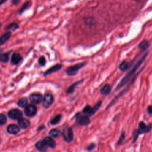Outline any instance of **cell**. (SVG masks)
Masks as SVG:
<instances>
[{
    "instance_id": "6da1fadb",
    "label": "cell",
    "mask_w": 152,
    "mask_h": 152,
    "mask_svg": "<svg viewBox=\"0 0 152 152\" xmlns=\"http://www.w3.org/2000/svg\"><path fill=\"white\" fill-rule=\"evenodd\" d=\"M148 54V52H146L138 60V61L135 63V64H134V65L133 66L132 68L122 78V79L120 81V82L119 83V84L117 85L115 90L117 91L119 89L122 88L124 86H125L132 78V77L134 76L135 75V73L136 72V71L138 70V69L140 68V66L141 65V64L143 63V62L144 61V60L145 59L146 57L147 56Z\"/></svg>"
},
{
    "instance_id": "7a4b0ae2",
    "label": "cell",
    "mask_w": 152,
    "mask_h": 152,
    "mask_svg": "<svg viewBox=\"0 0 152 152\" xmlns=\"http://www.w3.org/2000/svg\"><path fill=\"white\" fill-rule=\"evenodd\" d=\"M138 74H139V73L135 75V77H134L133 78H132V79L129 81V83H128V85L127 86V87H126L124 90H123L115 99H113L112 100V102H110V103L107 106V109L109 108V107H110L112 106V105H113V104L116 102V101L119 99V98L121 96H122L124 94H125V93L126 92V91H127L128 90H129V87H131V86L134 83V81H135V80H136V78H137V77L138 75Z\"/></svg>"
},
{
    "instance_id": "3957f363",
    "label": "cell",
    "mask_w": 152,
    "mask_h": 152,
    "mask_svg": "<svg viewBox=\"0 0 152 152\" xmlns=\"http://www.w3.org/2000/svg\"><path fill=\"white\" fill-rule=\"evenodd\" d=\"M87 64V62H81L78 64H76L74 65L68 67L66 69V72L69 75H75L77 72L83 67H84Z\"/></svg>"
},
{
    "instance_id": "277c9868",
    "label": "cell",
    "mask_w": 152,
    "mask_h": 152,
    "mask_svg": "<svg viewBox=\"0 0 152 152\" xmlns=\"http://www.w3.org/2000/svg\"><path fill=\"white\" fill-rule=\"evenodd\" d=\"M62 135L64 139L66 142H71L73 140V132L72 129L70 127L66 126L65 127L62 132Z\"/></svg>"
},
{
    "instance_id": "5b68a950",
    "label": "cell",
    "mask_w": 152,
    "mask_h": 152,
    "mask_svg": "<svg viewBox=\"0 0 152 152\" xmlns=\"http://www.w3.org/2000/svg\"><path fill=\"white\" fill-rule=\"evenodd\" d=\"M37 112L36 107L32 104H27L24 108V113L28 117H32L34 116Z\"/></svg>"
},
{
    "instance_id": "8992f818",
    "label": "cell",
    "mask_w": 152,
    "mask_h": 152,
    "mask_svg": "<svg viewBox=\"0 0 152 152\" xmlns=\"http://www.w3.org/2000/svg\"><path fill=\"white\" fill-rule=\"evenodd\" d=\"M138 130L140 134L149 132L152 130V124L146 125L143 121H141L138 124Z\"/></svg>"
},
{
    "instance_id": "52a82bcc",
    "label": "cell",
    "mask_w": 152,
    "mask_h": 152,
    "mask_svg": "<svg viewBox=\"0 0 152 152\" xmlns=\"http://www.w3.org/2000/svg\"><path fill=\"white\" fill-rule=\"evenodd\" d=\"M43 106L45 108L49 107L53 103V96L50 93H47L44 96L43 99Z\"/></svg>"
},
{
    "instance_id": "ba28073f",
    "label": "cell",
    "mask_w": 152,
    "mask_h": 152,
    "mask_svg": "<svg viewBox=\"0 0 152 152\" xmlns=\"http://www.w3.org/2000/svg\"><path fill=\"white\" fill-rule=\"evenodd\" d=\"M8 116L12 119H19L22 118V112L19 109H13L8 112Z\"/></svg>"
},
{
    "instance_id": "9c48e42d",
    "label": "cell",
    "mask_w": 152,
    "mask_h": 152,
    "mask_svg": "<svg viewBox=\"0 0 152 152\" xmlns=\"http://www.w3.org/2000/svg\"><path fill=\"white\" fill-rule=\"evenodd\" d=\"M77 120L80 125L83 126L87 125L90 122V119L88 115H80V113L78 116H77Z\"/></svg>"
},
{
    "instance_id": "30bf717a",
    "label": "cell",
    "mask_w": 152,
    "mask_h": 152,
    "mask_svg": "<svg viewBox=\"0 0 152 152\" xmlns=\"http://www.w3.org/2000/svg\"><path fill=\"white\" fill-rule=\"evenodd\" d=\"M29 99L30 102L34 104H39L42 100V96L39 93H33L30 97Z\"/></svg>"
},
{
    "instance_id": "8fae6325",
    "label": "cell",
    "mask_w": 152,
    "mask_h": 152,
    "mask_svg": "<svg viewBox=\"0 0 152 152\" xmlns=\"http://www.w3.org/2000/svg\"><path fill=\"white\" fill-rule=\"evenodd\" d=\"M12 33L10 31H7L3 34L0 36V46L5 44L11 38Z\"/></svg>"
},
{
    "instance_id": "7c38bea8",
    "label": "cell",
    "mask_w": 152,
    "mask_h": 152,
    "mask_svg": "<svg viewBox=\"0 0 152 152\" xmlns=\"http://www.w3.org/2000/svg\"><path fill=\"white\" fill-rule=\"evenodd\" d=\"M22 59L23 57L20 53H13L11 56V62L13 65H17L21 62Z\"/></svg>"
},
{
    "instance_id": "4fadbf2b",
    "label": "cell",
    "mask_w": 152,
    "mask_h": 152,
    "mask_svg": "<svg viewBox=\"0 0 152 152\" xmlns=\"http://www.w3.org/2000/svg\"><path fill=\"white\" fill-rule=\"evenodd\" d=\"M31 5H32V2H31V0H28L26 2H25L22 7L20 8L19 11H18V14L20 15H22V14L25 12L26 11H27V10H28L31 7Z\"/></svg>"
},
{
    "instance_id": "5bb4252c",
    "label": "cell",
    "mask_w": 152,
    "mask_h": 152,
    "mask_svg": "<svg viewBox=\"0 0 152 152\" xmlns=\"http://www.w3.org/2000/svg\"><path fill=\"white\" fill-rule=\"evenodd\" d=\"M62 67V65L61 64H56L53 66H52L51 68H49L48 69H47L45 73H44V75H48V74H50L53 72H56L58 71H59V69H61V68Z\"/></svg>"
},
{
    "instance_id": "9a60e30c",
    "label": "cell",
    "mask_w": 152,
    "mask_h": 152,
    "mask_svg": "<svg viewBox=\"0 0 152 152\" xmlns=\"http://www.w3.org/2000/svg\"><path fill=\"white\" fill-rule=\"evenodd\" d=\"M7 130L8 132H9L10 134H17L20 131V128L17 125L11 124V125H10L7 127Z\"/></svg>"
},
{
    "instance_id": "2e32d148",
    "label": "cell",
    "mask_w": 152,
    "mask_h": 152,
    "mask_svg": "<svg viewBox=\"0 0 152 152\" xmlns=\"http://www.w3.org/2000/svg\"><path fill=\"white\" fill-rule=\"evenodd\" d=\"M149 47H150V43L148 40L146 39H144L142 41H141L138 45V48L142 51L147 50Z\"/></svg>"
},
{
    "instance_id": "e0dca14e",
    "label": "cell",
    "mask_w": 152,
    "mask_h": 152,
    "mask_svg": "<svg viewBox=\"0 0 152 152\" xmlns=\"http://www.w3.org/2000/svg\"><path fill=\"white\" fill-rule=\"evenodd\" d=\"M43 141L48 147H49L50 148H54L56 145V142L50 137H47L45 138Z\"/></svg>"
},
{
    "instance_id": "ac0fdd59",
    "label": "cell",
    "mask_w": 152,
    "mask_h": 152,
    "mask_svg": "<svg viewBox=\"0 0 152 152\" xmlns=\"http://www.w3.org/2000/svg\"><path fill=\"white\" fill-rule=\"evenodd\" d=\"M18 123L20 127L21 128H23V129L28 128L30 124L28 120H27L25 118H22L18 119Z\"/></svg>"
},
{
    "instance_id": "d6986e66",
    "label": "cell",
    "mask_w": 152,
    "mask_h": 152,
    "mask_svg": "<svg viewBox=\"0 0 152 152\" xmlns=\"http://www.w3.org/2000/svg\"><path fill=\"white\" fill-rule=\"evenodd\" d=\"M19 28V25L16 22H12L11 23H10V24L7 25L5 29L7 31H15L16 30H17Z\"/></svg>"
},
{
    "instance_id": "ffe728a7",
    "label": "cell",
    "mask_w": 152,
    "mask_h": 152,
    "mask_svg": "<svg viewBox=\"0 0 152 152\" xmlns=\"http://www.w3.org/2000/svg\"><path fill=\"white\" fill-rule=\"evenodd\" d=\"M102 104V102L101 100L99 101L93 107H91V109L90 110V112L88 114V116H91L93 115L99 109V108L100 107Z\"/></svg>"
},
{
    "instance_id": "44dd1931",
    "label": "cell",
    "mask_w": 152,
    "mask_h": 152,
    "mask_svg": "<svg viewBox=\"0 0 152 152\" xmlns=\"http://www.w3.org/2000/svg\"><path fill=\"white\" fill-rule=\"evenodd\" d=\"M131 66V64L129 62H128L127 61L124 60L119 65L118 68L119 69V70L122 71H124L127 70Z\"/></svg>"
},
{
    "instance_id": "7402d4cb",
    "label": "cell",
    "mask_w": 152,
    "mask_h": 152,
    "mask_svg": "<svg viewBox=\"0 0 152 152\" xmlns=\"http://www.w3.org/2000/svg\"><path fill=\"white\" fill-rule=\"evenodd\" d=\"M35 146L39 150L43 152H45L48 148V147L46 146V145L45 144L43 141H39L37 142L36 144H35Z\"/></svg>"
},
{
    "instance_id": "603a6c76",
    "label": "cell",
    "mask_w": 152,
    "mask_h": 152,
    "mask_svg": "<svg viewBox=\"0 0 152 152\" xmlns=\"http://www.w3.org/2000/svg\"><path fill=\"white\" fill-rule=\"evenodd\" d=\"M112 87L109 84H106L100 90V93L103 95H107L110 93Z\"/></svg>"
},
{
    "instance_id": "cb8c5ba5",
    "label": "cell",
    "mask_w": 152,
    "mask_h": 152,
    "mask_svg": "<svg viewBox=\"0 0 152 152\" xmlns=\"http://www.w3.org/2000/svg\"><path fill=\"white\" fill-rule=\"evenodd\" d=\"M10 52H7V53H1L0 54V62H4V63L7 62L10 58Z\"/></svg>"
},
{
    "instance_id": "d4e9b609",
    "label": "cell",
    "mask_w": 152,
    "mask_h": 152,
    "mask_svg": "<svg viewBox=\"0 0 152 152\" xmlns=\"http://www.w3.org/2000/svg\"><path fill=\"white\" fill-rule=\"evenodd\" d=\"M27 104V99L26 97L21 98L18 102V105L21 107H25Z\"/></svg>"
},
{
    "instance_id": "484cf974",
    "label": "cell",
    "mask_w": 152,
    "mask_h": 152,
    "mask_svg": "<svg viewBox=\"0 0 152 152\" xmlns=\"http://www.w3.org/2000/svg\"><path fill=\"white\" fill-rule=\"evenodd\" d=\"M62 115H58L56 116H55L53 118H52L50 121V124L52 125H56L58 123H59L61 119Z\"/></svg>"
},
{
    "instance_id": "4316f807",
    "label": "cell",
    "mask_w": 152,
    "mask_h": 152,
    "mask_svg": "<svg viewBox=\"0 0 152 152\" xmlns=\"http://www.w3.org/2000/svg\"><path fill=\"white\" fill-rule=\"evenodd\" d=\"M61 134V131L57 129H52L49 132V135L52 137H58Z\"/></svg>"
},
{
    "instance_id": "83f0119b",
    "label": "cell",
    "mask_w": 152,
    "mask_h": 152,
    "mask_svg": "<svg viewBox=\"0 0 152 152\" xmlns=\"http://www.w3.org/2000/svg\"><path fill=\"white\" fill-rule=\"evenodd\" d=\"M125 132L123 131L121 135H120V137L118 139V142H117V144L118 145H122L123 143H124V141L125 140Z\"/></svg>"
},
{
    "instance_id": "f1b7e54d",
    "label": "cell",
    "mask_w": 152,
    "mask_h": 152,
    "mask_svg": "<svg viewBox=\"0 0 152 152\" xmlns=\"http://www.w3.org/2000/svg\"><path fill=\"white\" fill-rule=\"evenodd\" d=\"M81 81H82V80H81V81H77V82H75V83H74L73 84H72V85L68 88V90H67V91H66L67 93H72L73 92V91L74 90V88H75V86H76L77 85H78V84H80Z\"/></svg>"
},
{
    "instance_id": "f546056e",
    "label": "cell",
    "mask_w": 152,
    "mask_h": 152,
    "mask_svg": "<svg viewBox=\"0 0 152 152\" xmlns=\"http://www.w3.org/2000/svg\"><path fill=\"white\" fill-rule=\"evenodd\" d=\"M140 135V132H139V130L138 129H136L134 132H133V134H132V137H133V141H132V142H135L138 139L139 135Z\"/></svg>"
},
{
    "instance_id": "4dcf8cb0",
    "label": "cell",
    "mask_w": 152,
    "mask_h": 152,
    "mask_svg": "<svg viewBox=\"0 0 152 152\" xmlns=\"http://www.w3.org/2000/svg\"><path fill=\"white\" fill-rule=\"evenodd\" d=\"M7 122V118L3 114H0V125H4Z\"/></svg>"
},
{
    "instance_id": "1f68e13d",
    "label": "cell",
    "mask_w": 152,
    "mask_h": 152,
    "mask_svg": "<svg viewBox=\"0 0 152 152\" xmlns=\"http://www.w3.org/2000/svg\"><path fill=\"white\" fill-rule=\"evenodd\" d=\"M39 63L41 66H44L46 64V59L45 56H42L39 59Z\"/></svg>"
},
{
    "instance_id": "d6a6232c",
    "label": "cell",
    "mask_w": 152,
    "mask_h": 152,
    "mask_svg": "<svg viewBox=\"0 0 152 152\" xmlns=\"http://www.w3.org/2000/svg\"><path fill=\"white\" fill-rule=\"evenodd\" d=\"M91 109V106H90V105H87V106H86L84 108V109H83V112L84 113L87 114V115H88V114L89 112H90Z\"/></svg>"
},
{
    "instance_id": "836d02e7",
    "label": "cell",
    "mask_w": 152,
    "mask_h": 152,
    "mask_svg": "<svg viewBox=\"0 0 152 152\" xmlns=\"http://www.w3.org/2000/svg\"><path fill=\"white\" fill-rule=\"evenodd\" d=\"M95 147H96L95 144H94V143H91V144L88 146V147L87 148V149L88 150H93Z\"/></svg>"
},
{
    "instance_id": "e575fe53",
    "label": "cell",
    "mask_w": 152,
    "mask_h": 152,
    "mask_svg": "<svg viewBox=\"0 0 152 152\" xmlns=\"http://www.w3.org/2000/svg\"><path fill=\"white\" fill-rule=\"evenodd\" d=\"M147 112L149 114V115H152V105H149L147 107Z\"/></svg>"
},
{
    "instance_id": "d590c367",
    "label": "cell",
    "mask_w": 152,
    "mask_h": 152,
    "mask_svg": "<svg viewBox=\"0 0 152 152\" xmlns=\"http://www.w3.org/2000/svg\"><path fill=\"white\" fill-rule=\"evenodd\" d=\"M21 0H11V3L14 5H17L20 2Z\"/></svg>"
},
{
    "instance_id": "8d00e7d4",
    "label": "cell",
    "mask_w": 152,
    "mask_h": 152,
    "mask_svg": "<svg viewBox=\"0 0 152 152\" xmlns=\"http://www.w3.org/2000/svg\"><path fill=\"white\" fill-rule=\"evenodd\" d=\"M8 0H0V6L4 5Z\"/></svg>"
},
{
    "instance_id": "74e56055",
    "label": "cell",
    "mask_w": 152,
    "mask_h": 152,
    "mask_svg": "<svg viewBox=\"0 0 152 152\" xmlns=\"http://www.w3.org/2000/svg\"><path fill=\"white\" fill-rule=\"evenodd\" d=\"M2 26V23L0 22V28H1V27Z\"/></svg>"
}]
</instances>
